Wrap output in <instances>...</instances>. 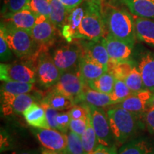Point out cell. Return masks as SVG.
I'll return each instance as SVG.
<instances>
[{"label":"cell","mask_w":154,"mask_h":154,"mask_svg":"<svg viewBox=\"0 0 154 154\" xmlns=\"http://www.w3.org/2000/svg\"><path fill=\"white\" fill-rule=\"evenodd\" d=\"M40 105L42 106V107L43 108L44 111H45L46 116H47V122L48 124H49V128H52V129L58 130L57 118L58 114L59 113V111L56 110V109L51 108L49 105H48L47 103H46L44 101H42L41 103H40Z\"/></svg>","instance_id":"37"},{"label":"cell","mask_w":154,"mask_h":154,"mask_svg":"<svg viewBox=\"0 0 154 154\" xmlns=\"http://www.w3.org/2000/svg\"><path fill=\"white\" fill-rule=\"evenodd\" d=\"M59 30L49 18L38 15L31 33L40 49L48 50V47L53 45L57 40Z\"/></svg>","instance_id":"8"},{"label":"cell","mask_w":154,"mask_h":154,"mask_svg":"<svg viewBox=\"0 0 154 154\" xmlns=\"http://www.w3.org/2000/svg\"><path fill=\"white\" fill-rule=\"evenodd\" d=\"M72 119H86L87 120L90 116V106L88 104L84 103L82 105H74L69 111Z\"/></svg>","instance_id":"36"},{"label":"cell","mask_w":154,"mask_h":154,"mask_svg":"<svg viewBox=\"0 0 154 154\" xmlns=\"http://www.w3.org/2000/svg\"><path fill=\"white\" fill-rule=\"evenodd\" d=\"M134 93L131 91L124 80L116 79L113 91L109 94L113 104L120 103Z\"/></svg>","instance_id":"31"},{"label":"cell","mask_w":154,"mask_h":154,"mask_svg":"<svg viewBox=\"0 0 154 154\" xmlns=\"http://www.w3.org/2000/svg\"><path fill=\"white\" fill-rule=\"evenodd\" d=\"M30 0H7L4 5L2 10V15L5 14H10L21 11L27 7Z\"/></svg>","instance_id":"35"},{"label":"cell","mask_w":154,"mask_h":154,"mask_svg":"<svg viewBox=\"0 0 154 154\" xmlns=\"http://www.w3.org/2000/svg\"><path fill=\"white\" fill-rule=\"evenodd\" d=\"M36 63V75L40 84L47 87L54 86L59 82L62 72L55 64L48 50H40Z\"/></svg>","instance_id":"6"},{"label":"cell","mask_w":154,"mask_h":154,"mask_svg":"<svg viewBox=\"0 0 154 154\" xmlns=\"http://www.w3.org/2000/svg\"><path fill=\"white\" fill-rule=\"evenodd\" d=\"M134 16L154 20V0H121Z\"/></svg>","instance_id":"21"},{"label":"cell","mask_w":154,"mask_h":154,"mask_svg":"<svg viewBox=\"0 0 154 154\" xmlns=\"http://www.w3.org/2000/svg\"><path fill=\"white\" fill-rule=\"evenodd\" d=\"M81 139H82L85 154H91L96 149L98 140L96 138V132L94 129L93 124H92L91 113H90L89 118L88 120L87 127H86L85 131L81 136Z\"/></svg>","instance_id":"29"},{"label":"cell","mask_w":154,"mask_h":154,"mask_svg":"<svg viewBox=\"0 0 154 154\" xmlns=\"http://www.w3.org/2000/svg\"><path fill=\"white\" fill-rule=\"evenodd\" d=\"M89 118V117H88ZM88 120L86 119H72L71 120L69 129L79 136H82L83 133L85 131L88 124Z\"/></svg>","instance_id":"40"},{"label":"cell","mask_w":154,"mask_h":154,"mask_svg":"<svg viewBox=\"0 0 154 154\" xmlns=\"http://www.w3.org/2000/svg\"><path fill=\"white\" fill-rule=\"evenodd\" d=\"M27 7L36 16L44 15L49 19L51 7L48 0H30Z\"/></svg>","instance_id":"34"},{"label":"cell","mask_w":154,"mask_h":154,"mask_svg":"<svg viewBox=\"0 0 154 154\" xmlns=\"http://www.w3.org/2000/svg\"><path fill=\"white\" fill-rule=\"evenodd\" d=\"M60 1L69 13L71 11L83 3L84 0H60Z\"/></svg>","instance_id":"43"},{"label":"cell","mask_w":154,"mask_h":154,"mask_svg":"<svg viewBox=\"0 0 154 154\" xmlns=\"http://www.w3.org/2000/svg\"><path fill=\"white\" fill-rule=\"evenodd\" d=\"M7 0H5V2H7Z\"/></svg>","instance_id":"49"},{"label":"cell","mask_w":154,"mask_h":154,"mask_svg":"<svg viewBox=\"0 0 154 154\" xmlns=\"http://www.w3.org/2000/svg\"><path fill=\"white\" fill-rule=\"evenodd\" d=\"M135 23L137 38L154 47V20L137 17Z\"/></svg>","instance_id":"24"},{"label":"cell","mask_w":154,"mask_h":154,"mask_svg":"<svg viewBox=\"0 0 154 154\" xmlns=\"http://www.w3.org/2000/svg\"><path fill=\"white\" fill-rule=\"evenodd\" d=\"M103 42L111 59L119 61L131 60L134 47L108 33L103 37Z\"/></svg>","instance_id":"15"},{"label":"cell","mask_w":154,"mask_h":154,"mask_svg":"<svg viewBox=\"0 0 154 154\" xmlns=\"http://www.w3.org/2000/svg\"><path fill=\"white\" fill-rule=\"evenodd\" d=\"M71 120H72V118L69 111L65 113H59L57 118L58 131L64 134L68 132Z\"/></svg>","instance_id":"39"},{"label":"cell","mask_w":154,"mask_h":154,"mask_svg":"<svg viewBox=\"0 0 154 154\" xmlns=\"http://www.w3.org/2000/svg\"><path fill=\"white\" fill-rule=\"evenodd\" d=\"M82 54L80 44H70L56 49L51 56L55 64L63 73L79 70Z\"/></svg>","instance_id":"5"},{"label":"cell","mask_w":154,"mask_h":154,"mask_svg":"<svg viewBox=\"0 0 154 154\" xmlns=\"http://www.w3.org/2000/svg\"><path fill=\"white\" fill-rule=\"evenodd\" d=\"M91 1H93V2H94L99 4V5H101V4L103 3L105 0H91Z\"/></svg>","instance_id":"47"},{"label":"cell","mask_w":154,"mask_h":154,"mask_svg":"<svg viewBox=\"0 0 154 154\" xmlns=\"http://www.w3.org/2000/svg\"><path fill=\"white\" fill-rule=\"evenodd\" d=\"M41 153L42 154H65L63 153H60V152L51 151V150L45 149V148L41 149Z\"/></svg>","instance_id":"45"},{"label":"cell","mask_w":154,"mask_h":154,"mask_svg":"<svg viewBox=\"0 0 154 154\" xmlns=\"http://www.w3.org/2000/svg\"><path fill=\"white\" fill-rule=\"evenodd\" d=\"M108 34L134 47L136 41L135 19L124 9L109 7L103 11Z\"/></svg>","instance_id":"1"},{"label":"cell","mask_w":154,"mask_h":154,"mask_svg":"<svg viewBox=\"0 0 154 154\" xmlns=\"http://www.w3.org/2000/svg\"><path fill=\"white\" fill-rule=\"evenodd\" d=\"M26 122L36 128H50L45 111L42 106L34 102L23 113Z\"/></svg>","instance_id":"22"},{"label":"cell","mask_w":154,"mask_h":154,"mask_svg":"<svg viewBox=\"0 0 154 154\" xmlns=\"http://www.w3.org/2000/svg\"><path fill=\"white\" fill-rule=\"evenodd\" d=\"M145 121L147 126L154 134V109H148L146 111Z\"/></svg>","instance_id":"42"},{"label":"cell","mask_w":154,"mask_h":154,"mask_svg":"<svg viewBox=\"0 0 154 154\" xmlns=\"http://www.w3.org/2000/svg\"><path fill=\"white\" fill-rule=\"evenodd\" d=\"M91 118L94 129L96 132L98 144L105 146L113 145V134L107 113L102 108L90 106Z\"/></svg>","instance_id":"10"},{"label":"cell","mask_w":154,"mask_h":154,"mask_svg":"<svg viewBox=\"0 0 154 154\" xmlns=\"http://www.w3.org/2000/svg\"><path fill=\"white\" fill-rule=\"evenodd\" d=\"M154 109V94H153V96H152L151 101L149 102V109Z\"/></svg>","instance_id":"46"},{"label":"cell","mask_w":154,"mask_h":154,"mask_svg":"<svg viewBox=\"0 0 154 154\" xmlns=\"http://www.w3.org/2000/svg\"><path fill=\"white\" fill-rule=\"evenodd\" d=\"M2 110L5 115L21 113L34 103L36 98L29 94H13L1 92Z\"/></svg>","instance_id":"12"},{"label":"cell","mask_w":154,"mask_h":154,"mask_svg":"<svg viewBox=\"0 0 154 154\" xmlns=\"http://www.w3.org/2000/svg\"><path fill=\"white\" fill-rule=\"evenodd\" d=\"M12 154H42L41 151H38L36 149H25V150H19L13 152Z\"/></svg>","instance_id":"44"},{"label":"cell","mask_w":154,"mask_h":154,"mask_svg":"<svg viewBox=\"0 0 154 154\" xmlns=\"http://www.w3.org/2000/svg\"><path fill=\"white\" fill-rule=\"evenodd\" d=\"M79 72L84 82L88 84L107 72V68L82 52L79 61Z\"/></svg>","instance_id":"19"},{"label":"cell","mask_w":154,"mask_h":154,"mask_svg":"<svg viewBox=\"0 0 154 154\" xmlns=\"http://www.w3.org/2000/svg\"><path fill=\"white\" fill-rule=\"evenodd\" d=\"M124 82L134 94L146 89L141 74L136 66H134L130 74L125 79Z\"/></svg>","instance_id":"32"},{"label":"cell","mask_w":154,"mask_h":154,"mask_svg":"<svg viewBox=\"0 0 154 154\" xmlns=\"http://www.w3.org/2000/svg\"><path fill=\"white\" fill-rule=\"evenodd\" d=\"M42 101L45 102L48 105L57 111L70 110L74 106L76 102L72 98H69L63 94L54 91L48 94V95L44 97Z\"/></svg>","instance_id":"25"},{"label":"cell","mask_w":154,"mask_h":154,"mask_svg":"<svg viewBox=\"0 0 154 154\" xmlns=\"http://www.w3.org/2000/svg\"><path fill=\"white\" fill-rule=\"evenodd\" d=\"M34 83L18 82H2L1 92H7L13 94H27L34 89Z\"/></svg>","instance_id":"30"},{"label":"cell","mask_w":154,"mask_h":154,"mask_svg":"<svg viewBox=\"0 0 154 154\" xmlns=\"http://www.w3.org/2000/svg\"><path fill=\"white\" fill-rule=\"evenodd\" d=\"M36 72L33 64L27 63H4L0 65V79L2 82L34 83Z\"/></svg>","instance_id":"7"},{"label":"cell","mask_w":154,"mask_h":154,"mask_svg":"<svg viewBox=\"0 0 154 154\" xmlns=\"http://www.w3.org/2000/svg\"><path fill=\"white\" fill-rule=\"evenodd\" d=\"M33 132L44 148L54 151L66 153L67 136L64 133L52 128H36Z\"/></svg>","instance_id":"11"},{"label":"cell","mask_w":154,"mask_h":154,"mask_svg":"<svg viewBox=\"0 0 154 154\" xmlns=\"http://www.w3.org/2000/svg\"><path fill=\"white\" fill-rule=\"evenodd\" d=\"M51 7L49 19L59 29H61L66 22L69 12L60 0H48Z\"/></svg>","instance_id":"27"},{"label":"cell","mask_w":154,"mask_h":154,"mask_svg":"<svg viewBox=\"0 0 154 154\" xmlns=\"http://www.w3.org/2000/svg\"><path fill=\"white\" fill-rule=\"evenodd\" d=\"M108 118L113 138L124 144L134 137L142 127L138 116L121 107L115 106L107 111Z\"/></svg>","instance_id":"3"},{"label":"cell","mask_w":154,"mask_h":154,"mask_svg":"<svg viewBox=\"0 0 154 154\" xmlns=\"http://www.w3.org/2000/svg\"><path fill=\"white\" fill-rule=\"evenodd\" d=\"M2 17L3 22L9 23L17 28L31 32L35 25L37 16L26 7L17 12L5 14Z\"/></svg>","instance_id":"18"},{"label":"cell","mask_w":154,"mask_h":154,"mask_svg":"<svg viewBox=\"0 0 154 154\" xmlns=\"http://www.w3.org/2000/svg\"><path fill=\"white\" fill-rule=\"evenodd\" d=\"M82 52L94 61L106 67L110 57L103 42V38L99 40H83L79 42Z\"/></svg>","instance_id":"17"},{"label":"cell","mask_w":154,"mask_h":154,"mask_svg":"<svg viewBox=\"0 0 154 154\" xmlns=\"http://www.w3.org/2000/svg\"><path fill=\"white\" fill-rule=\"evenodd\" d=\"M116 82V78L109 72H106L96 79L88 83L92 88L101 93L111 94L113 91Z\"/></svg>","instance_id":"28"},{"label":"cell","mask_w":154,"mask_h":154,"mask_svg":"<svg viewBox=\"0 0 154 154\" xmlns=\"http://www.w3.org/2000/svg\"><path fill=\"white\" fill-rule=\"evenodd\" d=\"M152 96L153 92L146 88L131 94L123 101L116 103L115 106L123 108L136 114H140L141 113H146L148 110Z\"/></svg>","instance_id":"14"},{"label":"cell","mask_w":154,"mask_h":154,"mask_svg":"<svg viewBox=\"0 0 154 154\" xmlns=\"http://www.w3.org/2000/svg\"><path fill=\"white\" fill-rule=\"evenodd\" d=\"M12 53L3 34L0 32V59L2 63L10 60L12 57Z\"/></svg>","instance_id":"38"},{"label":"cell","mask_w":154,"mask_h":154,"mask_svg":"<svg viewBox=\"0 0 154 154\" xmlns=\"http://www.w3.org/2000/svg\"><path fill=\"white\" fill-rule=\"evenodd\" d=\"M137 67L141 74L144 86L153 91L154 89V52L144 50L138 56Z\"/></svg>","instance_id":"16"},{"label":"cell","mask_w":154,"mask_h":154,"mask_svg":"<svg viewBox=\"0 0 154 154\" xmlns=\"http://www.w3.org/2000/svg\"><path fill=\"white\" fill-rule=\"evenodd\" d=\"M134 66L131 60L119 61L110 58L107 64V72L112 74L116 79L124 81Z\"/></svg>","instance_id":"26"},{"label":"cell","mask_w":154,"mask_h":154,"mask_svg":"<svg viewBox=\"0 0 154 154\" xmlns=\"http://www.w3.org/2000/svg\"><path fill=\"white\" fill-rule=\"evenodd\" d=\"M88 5L79 29L78 38L86 40H99L105 36L106 24L101 5L87 0Z\"/></svg>","instance_id":"4"},{"label":"cell","mask_w":154,"mask_h":154,"mask_svg":"<svg viewBox=\"0 0 154 154\" xmlns=\"http://www.w3.org/2000/svg\"><path fill=\"white\" fill-rule=\"evenodd\" d=\"M0 32L3 34L9 47L17 57L36 62L40 47L34 39L31 32L2 21Z\"/></svg>","instance_id":"2"},{"label":"cell","mask_w":154,"mask_h":154,"mask_svg":"<svg viewBox=\"0 0 154 154\" xmlns=\"http://www.w3.org/2000/svg\"><path fill=\"white\" fill-rule=\"evenodd\" d=\"M88 1L84 0L83 3L69 13L66 22L61 29L62 36L67 42H72L75 38H78L79 29L87 9Z\"/></svg>","instance_id":"13"},{"label":"cell","mask_w":154,"mask_h":154,"mask_svg":"<svg viewBox=\"0 0 154 154\" xmlns=\"http://www.w3.org/2000/svg\"><path fill=\"white\" fill-rule=\"evenodd\" d=\"M85 84L82 93L78 99L79 101H84V103L94 106L103 108L107 106L113 104L109 94L101 93L99 91L94 89Z\"/></svg>","instance_id":"20"},{"label":"cell","mask_w":154,"mask_h":154,"mask_svg":"<svg viewBox=\"0 0 154 154\" xmlns=\"http://www.w3.org/2000/svg\"><path fill=\"white\" fill-rule=\"evenodd\" d=\"M91 154H118L115 146H105L99 145Z\"/></svg>","instance_id":"41"},{"label":"cell","mask_w":154,"mask_h":154,"mask_svg":"<svg viewBox=\"0 0 154 154\" xmlns=\"http://www.w3.org/2000/svg\"><path fill=\"white\" fill-rule=\"evenodd\" d=\"M67 136L66 154H85L81 136L71 131Z\"/></svg>","instance_id":"33"},{"label":"cell","mask_w":154,"mask_h":154,"mask_svg":"<svg viewBox=\"0 0 154 154\" xmlns=\"http://www.w3.org/2000/svg\"><path fill=\"white\" fill-rule=\"evenodd\" d=\"M85 84L79 70L63 72L59 82L54 86V91L72 98L76 103Z\"/></svg>","instance_id":"9"},{"label":"cell","mask_w":154,"mask_h":154,"mask_svg":"<svg viewBox=\"0 0 154 154\" xmlns=\"http://www.w3.org/2000/svg\"><path fill=\"white\" fill-rule=\"evenodd\" d=\"M152 92H153V94H154V89H153V91H152Z\"/></svg>","instance_id":"48"},{"label":"cell","mask_w":154,"mask_h":154,"mask_svg":"<svg viewBox=\"0 0 154 154\" xmlns=\"http://www.w3.org/2000/svg\"><path fill=\"white\" fill-rule=\"evenodd\" d=\"M118 154H154V145L146 138H136L124 143Z\"/></svg>","instance_id":"23"}]
</instances>
